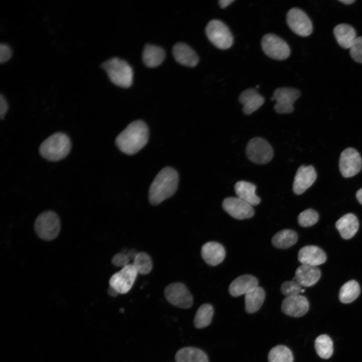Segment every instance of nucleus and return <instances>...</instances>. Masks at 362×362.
<instances>
[{
	"instance_id": "nucleus-1",
	"label": "nucleus",
	"mask_w": 362,
	"mask_h": 362,
	"mask_svg": "<svg viewBox=\"0 0 362 362\" xmlns=\"http://www.w3.org/2000/svg\"><path fill=\"white\" fill-rule=\"evenodd\" d=\"M148 137V128L146 123L142 120H135L117 136L115 142L122 152L132 155L146 144Z\"/></svg>"
},
{
	"instance_id": "nucleus-2",
	"label": "nucleus",
	"mask_w": 362,
	"mask_h": 362,
	"mask_svg": "<svg viewBox=\"0 0 362 362\" xmlns=\"http://www.w3.org/2000/svg\"><path fill=\"white\" fill-rule=\"evenodd\" d=\"M178 175L170 167L162 168L152 182L149 190L148 199L153 205H156L173 196L177 189Z\"/></svg>"
},
{
	"instance_id": "nucleus-3",
	"label": "nucleus",
	"mask_w": 362,
	"mask_h": 362,
	"mask_svg": "<svg viewBox=\"0 0 362 362\" xmlns=\"http://www.w3.org/2000/svg\"><path fill=\"white\" fill-rule=\"evenodd\" d=\"M71 143L65 133H54L46 139L39 147V152L45 159L57 161L64 158L69 153Z\"/></svg>"
},
{
	"instance_id": "nucleus-4",
	"label": "nucleus",
	"mask_w": 362,
	"mask_h": 362,
	"mask_svg": "<svg viewBox=\"0 0 362 362\" xmlns=\"http://www.w3.org/2000/svg\"><path fill=\"white\" fill-rule=\"evenodd\" d=\"M102 67L115 85L125 88L131 85L133 72L131 67L126 61L117 57L112 58L104 62Z\"/></svg>"
},
{
	"instance_id": "nucleus-5",
	"label": "nucleus",
	"mask_w": 362,
	"mask_h": 362,
	"mask_svg": "<svg viewBox=\"0 0 362 362\" xmlns=\"http://www.w3.org/2000/svg\"><path fill=\"white\" fill-rule=\"evenodd\" d=\"M58 216L51 211H45L36 218L34 223L36 233L41 239L50 241L57 237L60 230Z\"/></svg>"
},
{
	"instance_id": "nucleus-6",
	"label": "nucleus",
	"mask_w": 362,
	"mask_h": 362,
	"mask_svg": "<svg viewBox=\"0 0 362 362\" xmlns=\"http://www.w3.org/2000/svg\"><path fill=\"white\" fill-rule=\"evenodd\" d=\"M206 33L209 40L219 49H228L233 44V38L230 31L219 20H212L208 23Z\"/></svg>"
},
{
	"instance_id": "nucleus-7",
	"label": "nucleus",
	"mask_w": 362,
	"mask_h": 362,
	"mask_svg": "<svg viewBox=\"0 0 362 362\" xmlns=\"http://www.w3.org/2000/svg\"><path fill=\"white\" fill-rule=\"evenodd\" d=\"M246 152L250 161L259 164L268 163L274 155L271 145L266 140L260 137H254L249 141Z\"/></svg>"
},
{
	"instance_id": "nucleus-8",
	"label": "nucleus",
	"mask_w": 362,
	"mask_h": 362,
	"mask_svg": "<svg viewBox=\"0 0 362 362\" xmlns=\"http://www.w3.org/2000/svg\"><path fill=\"white\" fill-rule=\"evenodd\" d=\"M261 43L264 53L272 59L283 60L287 59L290 55V48L288 44L275 34H267L264 35Z\"/></svg>"
},
{
	"instance_id": "nucleus-9",
	"label": "nucleus",
	"mask_w": 362,
	"mask_h": 362,
	"mask_svg": "<svg viewBox=\"0 0 362 362\" xmlns=\"http://www.w3.org/2000/svg\"><path fill=\"white\" fill-rule=\"evenodd\" d=\"M164 296L171 304L183 309H188L193 304V297L187 287L182 283H173L164 289Z\"/></svg>"
},
{
	"instance_id": "nucleus-10",
	"label": "nucleus",
	"mask_w": 362,
	"mask_h": 362,
	"mask_svg": "<svg viewBox=\"0 0 362 362\" xmlns=\"http://www.w3.org/2000/svg\"><path fill=\"white\" fill-rule=\"evenodd\" d=\"M138 273L132 264H129L115 273L109 280L110 286L119 294H126L132 287Z\"/></svg>"
},
{
	"instance_id": "nucleus-11",
	"label": "nucleus",
	"mask_w": 362,
	"mask_h": 362,
	"mask_svg": "<svg viewBox=\"0 0 362 362\" xmlns=\"http://www.w3.org/2000/svg\"><path fill=\"white\" fill-rule=\"evenodd\" d=\"M287 22L290 28L296 34L306 37L313 31L312 23L307 14L300 9H290L287 14Z\"/></svg>"
},
{
	"instance_id": "nucleus-12",
	"label": "nucleus",
	"mask_w": 362,
	"mask_h": 362,
	"mask_svg": "<svg viewBox=\"0 0 362 362\" xmlns=\"http://www.w3.org/2000/svg\"><path fill=\"white\" fill-rule=\"evenodd\" d=\"M300 96L298 89L291 87H280L273 93V98L276 102L274 109L281 114H289L294 110V102Z\"/></svg>"
},
{
	"instance_id": "nucleus-13",
	"label": "nucleus",
	"mask_w": 362,
	"mask_h": 362,
	"mask_svg": "<svg viewBox=\"0 0 362 362\" xmlns=\"http://www.w3.org/2000/svg\"><path fill=\"white\" fill-rule=\"evenodd\" d=\"M362 160L358 152L352 148H348L341 153L339 159V169L342 175L345 177H351L361 169Z\"/></svg>"
},
{
	"instance_id": "nucleus-14",
	"label": "nucleus",
	"mask_w": 362,
	"mask_h": 362,
	"mask_svg": "<svg viewBox=\"0 0 362 362\" xmlns=\"http://www.w3.org/2000/svg\"><path fill=\"white\" fill-rule=\"evenodd\" d=\"M222 207L228 214L238 220L250 218L254 214L252 206L238 197L225 198Z\"/></svg>"
},
{
	"instance_id": "nucleus-15",
	"label": "nucleus",
	"mask_w": 362,
	"mask_h": 362,
	"mask_svg": "<svg viewBox=\"0 0 362 362\" xmlns=\"http://www.w3.org/2000/svg\"><path fill=\"white\" fill-rule=\"evenodd\" d=\"M316 172L312 166H301L297 170L293 185L297 195L303 194L312 186L316 178Z\"/></svg>"
},
{
	"instance_id": "nucleus-16",
	"label": "nucleus",
	"mask_w": 362,
	"mask_h": 362,
	"mask_svg": "<svg viewBox=\"0 0 362 362\" xmlns=\"http://www.w3.org/2000/svg\"><path fill=\"white\" fill-rule=\"evenodd\" d=\"M309 304L307 298L302 295L286 297L282 304L283 312L295 317L305 315L309 310Z\"/></svg>"
},
{
	"instance_id": "nucleus-17",
	"label": "nucleus",
	"mask_w": 362,
	"mask_h": 362,
	"mask_svg": "<svg viewBox=\"0 0 362 362\" xmlns=\"http://www.w3.org/2000/svg\"><path fill=\"white\" fill-rule=\"evenodd\" d=\"M298 258L302 264L317 266L326 261V255L319 247L308 245L300 249Z\"/></svg>"
},
{
	"instance_id": "nucleus-18",
	"label": "nucleus",
	"mask_w": 362,
	"mask_h": 362,
	"mask_svg": "<svg viewBox=\"0 0 362 362\" xmlns=\"http://www.w3.org/2000/svg\"><path fill=\"white\" fill-rule=\"evenodd\" d=\"M225 255L224 247L217 242H208L201 248L202 258L208 264L211 266H215L222 262Z\"/></svg>"
},
{
	"instance_id": "nucleus-19",
	"label": "nucleus",
	"mask_w": 362,
	"mask_h": 362,
	"mask_svg": "<svg viewBox=\"0 0 362 362\" xmlns=\"http://www.w3.org/2000/svg\"><path fill=\"white\" fill-rule=\"evenodd\" d=\"M172 54L178 63L188 67H194L199 62L196 53L184 43L179 42L175 44L172 48Z\"/></svg>"
},
{
	"instance_id": "nucleus-20",
	"label": "nucleus",
	"mask_w": 362,
	"mask_h": 362,
	"mask_svg": "<svg viewBox=\"0 0 362 362\" xmlns=\"http://www.w3.org/2000/svg\"><path fill=\"white\" fill-rule=\"evenodd\" d=\"M239 101L243 105V113L246 115H250L262 105L264 99L256 90L250 88L241 93Z\"/></svg>"
},
{
	"instance_id": "nucleus-21",
	"label": "nucleus",
	"mask_w": 362,
	"mask_h": 362,
	"mask_svg": "<svg viewBox=\"0 0 362 362\" xmlns=\"http://www.w3.org/2000/svg\"><path fill=\"white\" fill-rule=\"evenodd\" d=\"M258 282L254 276L244 275L236 278L230 284L229 292L233 297H238L246 294L252 289L258 287Z\"/></svg>"
},
{
	"instance_id": "nucleus-22",
	"label": "nucleus",
	"mask_w": 362,
	"mask_h": 362,
	"mask_svg": "<svg viewBox=\"0 0 362 362\" xmlns=\"http://www.w3.org/2000/svg\"><path fill=\"white\" fill-rule=\"evenodd\" d=\"M320 277L321 272L317 266L302 264L296 270L295 280L301 286L309 287L314 286Z\"/></svg>"
},
{
	"instance_id": "nucleus-23",
	"label": "nucleus",
	"mask_w": 362,
	"mask_h": 362,
	"mask_svg": "<svg viewBox=\"0 0 362 362\" xmlns=\"http://www.w3.org/2000/svg\"><path fill=\"white\" fill-rule=\"evenodd\" d=\"M335 227L343 239H349L357 231L359 223L354 214L348 213L336 221Z\"/></svg>"
},
{
	"instance_id": "nucleus-24",
	"label": "nucleus",
	"mask_w": 362,
	"mask_h": 362,
	"mask_svg": "<svg viewBox=\"0 0 362 362\" xmlns=\"http://www.w3.org/2000/svg\"><path fill=\"white\" fill-rule=\"evenodd\" d=\"M234 190L237 197L252 206L257 205L260 202V198L255 194L256 186L251 183L244 180L237 182Z\"/></svg>"
},
{
	"instance_id": "nucleus-25",
	"label": "nucleus",
	"mask_w": 362,
	"mask_h": 362,
	"mask_svg": "<svg viewBox=\"0 0 362 362\" xmlns=\"http://www.w3.org/2000/svg\"><path fill=\"white\" fill-rule=\"evenodd\" d=\"M165 58L164 50L160 47L146 44L143 49L142 59L148 67H155L162 63Z\"/></svg>"
},
{
	"instance_id": "nucleus-26",
	"label": "nucleus",
	"mask_w": 362,
	"mask_h": 362,
	"mask_svg": "<svg viewBox=\"0 0 362 362\" xmlns=\"http://www.w3.org/2000/svg\"><path fill=\"white\" fill-rule=\"evenodd\" d=\"M175 362H209L207 354L201 349L185 347L179 349L175 355Z\"/></svg>"
},
{
	"instance_id": "nucleus-27",
	"label": "nucleus",
	"mask_w": 362,
	"mask_h": 362,
	"mask_svg": "<svg viewBox=\"0 0 362 362\" xmlns=\"http://www.w3.org/2000/svg\"><path fill=\"white\" fill-rule=\"evenodd\" d=\"M334 34L337 42L343 48H350L356 38L354 28L346 24L337 25L334 29Z\"/></svg>"
},
{
	"instance_id": "nucleus-28",
	"label": "nucleus",
	"mask_w": 362,
	"mask_h": 362,
	"mask_svg": "<svg viewBox=\"0 0 362 362\" xmlns=\"http://www.w3.org/2000/svg\"><path fill=\"white\" fill-rule=\"evenodd\" d=\"M265 299V292L260 287H257L245 295V308L248 313L258 311Z\"/></svg>"
},
{
	"instance_id": "nucleus-29",
	"label": "nucleus",
	"mask_w": 362,
	"mask_h": 362,
	"mask_svg": "<svg viewBox=\"0 0 362 362\" xmlns=\"http://www.w3.org/2000/svg\"><path fill=\"white\" fill-rule=\"evenodd\" d=\"M298 240L297 233L291 229H284L277 232L272 238L273 245L278 248H288Z\"/></svg>"
},
{
	"instance_id": "nucleus-30",
	"label": "nucleus",
	"mask_w": 362,
	"mask_h": 362,
	"mask_svg": "<svg viewBox=\"0 0 362 362\" xmlns=\"http://www.w3.org/2000/svg\"><path fill=\"white\" fill-rule=\"evenodd\" d=\"M360 292V288L358 283L355 280H350L341 287L339 293V298L343 303H350L358 297Z\"/></svg>"
},
{
	"instance_id": "nucleus-31",
	"label": "nucleus",
	"mask_w": 362,
	"mask_h": 362,
	"mask_svg": "<svg viewBox=\"0 0 362 362\" xmlns=\"http://www.w3.org/2000/svg\"><path fill=\"white\" fill-rule=\"evenodd\" d=\"M214 314L213 308L209 304L202 305L198 309L194 319V324L197 328L208 326L212 321Z\"/></svg>"
},
{
	"instance_id": "nucleus-32",
	"label": "nucleus",
	"mask_w": 362,
	"mask_h": 362,
	"mask_svg": "<svg viewBox=\"0 0 362 362\" xmlns=\"http://www.w3.org/2000/svg\"><path fill=\"white\" fill-rule=\"evenodd\" d=\"M315 348L320 357L328 359L333 353V341L328 335H320L315 339Z\"/></svg>"
},
{
	"instance_id": "nucleus-33",
	"label": "nucleus",
	"mask_w": 362,
	"mask_h": 362,
	"mask_svg": "<svg viewBox=\"0 0 362 362\" xmlns=\"http://www.w3.org/2000/svg\"><path fill=\"white\" fill-rule=\"evenodd\" d=\"M269 362H293L291 350L284 345H277L273 347L268 355Z\"/></svg>"
},
{
	"instance_id": "nucleus-34",
	"label": "nucleus",
	"mask_w": 362,
	"mask_h": 362,
	"mask_svg": "<svg viewBox=\"0 0 362 362\" xmlns=\"http://www.w3.org/2000/svg\"><path fill=\"white\" fill-rule=\"evenodd\" d=\"M138 274H148L152 269V262L149 255L145 252H138L133 259V264Z\"/></svg>"
},
{
	"instance_id": "nucleus-35",
	"label": "nucleus",
	"mask_w": 362,
	"mask_h": 362,
	"mask_svg": "<svg viewBox=\"0 0 362 362\" xmlns=\"http://www.w3.org/2000/svg\"><path fill=\"white\" fill-rule=\"evenodd\" d=\"M319 219L317 212L312 209H308L301 212L298 217L300 226L308 227L316 224Z\"/></svg>"
},
{
	"instance_id": "nucleus-36",
	"label": "nucleus",
	"mask_w": 362,
	"mask_h": 362,
	"mask_svg": "<svg viewBox=\"0 0 362 362\" xmlns=\"http://www.w3.org/2000/svg\"><path fill=\"white\" fill-rule=\"evenodd\" d=\"M137 253L133 249L119 252L113 256L112 263L116 266L123 267L129 264L130 260H133Z\"/></svg>"
},
{
	"instance_id": "nucleus-37",
	"label": "nucleus",
	"mask_w": 362,
	"mask_h": 362,
	"mask_svg": "<svg viewBox=\"0 0 362 362\" xmlns=\"http://www.w3.org/2000/svg\"><path fill=\"white\" fill-rule=\"evenodd\" d=\"M301 285L296 280L286 281L281 287V291L286 297L298 295L301 292Z\"/></svg>"
},
{
	"instance_id": "nucleus-38",
	"label": "nucleus",
	"mask_w": 362,
	"mask_h": 362,
	"mask_svg": "<svg viewBox=\"0 0 362 362\" xmlns=\"http://www.w3.org/2000/svg\"><path fill=\"white\" fill-rule=\"evenodd\" d=\"M349 49L352 59L362 63V37H356Z\"/></svg>"
},
{
	"instance_id": "nucleus-39",
	"label": "nucleus",
	"mask_w": 362,
	"mask_h": 362,
	"mask_svg": "<svg viewBox=\"0 0 362 362\" xmlns=\"http://www.w3.org/2000/svg\"><path fill=\"white\" fill-rule=\"evenodd\" d=\"M12 56V51L11 47L6 44L2 43L0 45V62L5 63L9 60Z\"/></svg>"
},
{
	"instance_id": "nucleus-40",
	"label": "nucleus",
	"mask_w": 362,
	"mask_h": 362,
	"mask_svg": "<svg viewBox=\"0 0 362 362\" xmlns=\"http://www.w3.org/2000/svg\"><path fill=\"white\" fill-rule=\"evenodd\" d=\"M8 105L5 98L1 95L0 97V117L3 119L8 110Z\"/></svg>"
},
{
	"instance_id": "nucleus-41",
	"label": "nucleus",
	"mask_w": 362,
	"mask_h": 362,
	"mask_svg": "<svg viewBox=\"0 0 362 362\" xmlns=\"http://www.w3.org/2000/svg\"><path fill=\"white\" fill-rule=\"evenodd\" d=\"M234 0H220L219 1V4L221 8H225L233 3Z\"/></svg>"
},
{
	"instance_id": "nucleus-42",
	"label": "nucleus",
	"mask_w": 362,
	"mask_h": 362,
	"mask_svg": "<svg viewBox=\"0 0 362 362\" xmlns=\"http://www.w3.org/2000/svg\"><path fill=\"white\" fill-rule=\"evenodd\" d=\"M356 197L359 203L362 205V188L357 191Z\"/></svg>"
},
{
	"instance_id": "nucleus-43",
	"label": "nucleus",
	"mask_w": 362,
	"mask_h": 362,
	"mask_svg": "<svg viewBox=\"0 0 362 362\" xmlns=\"http://www.w3.org/2000/svg\"><path fill=\"white\" fill-rule=\"evenodd\" d=\"M108 294L111 296L115 297L119 294L115 289L111 286L108 289Z\"/></svg>"
},
{
	"instance_id": "nucleus-44",
	"label": "nucleus",
	"mask_w": 362,
	"mask_h": 362,
	"mask_svg": "<svg viewBox=\"0 0 362 362\" xmlns=\"http://www.w3.org/2000/svg\"><path fill=\"white\" fill-rule=\"evenodd\" d=\"M339 1L345 5H350L355 2L353 0H340Z\"/></svg>"
},
{
	"instance_id": "nucleus-45",
	"label": "nucleus",
	"mask_w": 362,
	"mask_h": 362,
	"mask_svg": "<svg viewBox=\"0 0 362 362\" xmlns=\"http://www.w3.org/2000/svg\"><path fill=\"white\" fill-rule=\"evenodd\" d=\"M304 292V289H302L301 292Z\"/></svg>"
},
{
	"instance_id": "nucleus-46",
	"label": "nucleus",
	"mask_w": 362,
	"mask_h": 362,
	"mask_svg": "<svg viewBox=\"0 0 362 362\" xmlns=\"http://www.w3.org/2000/svg\"><path fill=\"white\" fill-rule=\"evenodd\" d=\"M258 87H259V85H257L256 86V88H258Z\"/></svg>"
}]
</instances>
